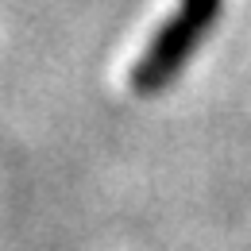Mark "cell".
Wrapping results in <instances>:
<instances>
[{
	"label": "cell",
	"instance_id": "cell-1",
	"mask_svg": "<svg viewBox=\"0 0 251 251\" xmlns=\"http://www.w3.org/2000/svg\"><path fill=\"white\" fill-rule=\"evenodd\" d=\"M220 4L224 0H178L170 20L151 35L147 50L131 66V89L135 93H158L178 77V70L189 62V54L197 50V43L205 39V31L220 16Z\"/></svg>",
	"mask_w": 251,
	"mask_h": 251
}]
</instances>
